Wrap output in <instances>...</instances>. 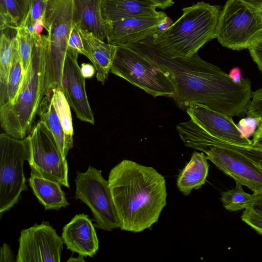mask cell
Instances as JSON below:
<instances>
[{
  "mask_svg": "<svg viewBox=\"0 0 262 262\" xmlns=\"http://www.w3.org/2000/svg\"><path fill=\"white\" fill-rule=\"evenodd\" d=\"M53 94L42 97L37 114L40 120L43 121L51 131L63 155L66 157L70 149L62 126L52 101Z\"/></svg>",
  "mask_w": 262,
  "mask_h": 262,
  "instance_id": "22",
  "label": "cell"
},
{
  "mask_svg": "<svg viewBox=\"0 0 262 262\" xmlns=\"http://www.w3.org/2000/svg\"><path fill=\"white\" fill-rule=\"evenodd\" d=\"M248 49L253 60L262 72V36Z\"/></svg>",
  "mask_w": 262,
  "mask_h": 262,
  "instance_id": "34",
  "label": "cell"
},
{
  "mask_svg": "<svg viewBox=\"0 0 262 262\" xmlns=\"http://www.w3.org/2000/svg\"><path fill=\"white\" fill-rule=\"evenodd\" d=\"M46 37L34 42L28 69L14 100L0 106V122L5 133L24 139L30 132L41 103L46 72Z\"/></svg>",
  "mask_w": 262,
  "mask_h": 262,
  "instance_id": "4",
  "label": "cell"
},
{
  "mask_svg": "<svg viewBox=\"0 0 262 262\" xmlns=\"http://www.w3.org/2000/svg\"><path fill=\"white\" fill-rule=\"evenodd\" d=\"M46 37V72L42 97L62 90L68 40L76 25L74 0H49L43 15Z\"/></svg>",
  "mask_w": 262,
  "mask_h": 262,
  "instance_id": "5",
  "label": "cell"
},
{
  "mask_svg": "<svg viewBox=\"0 0 262 262\" xmlns=\"http://www.w3.org/2000/svg\"><path fill=\"white\" fill-rule=\"evenodd\" d=\"M250 208H251L255 213L262 217V194Z\"/></svg>",
  "mask_w": 262,
  "mask_h": 262,
  "instance_id": "42",
  "label": "cell"
},
{
  "mask_svg": "<svg viewBox=\"0 0 262 262\" xmlns=\"http://www.w3.org/2000/svg\"><path fill=\"white\" fill-rule=\"evenodd\" d=\"M186 112L191 120L212 137L233 144L252 145V140L242 133L232 117L196 103L190 104Z\"/></svg>",
  "mask_w": 262,
  "mask_h": 262,
  "instance_id": "14",
  "label": "cell"
},
{
  "mask_svg": "<svg viewBox=\"0 0 262 262\" xmlns=\"http://www.w3.org/2000/svg\"><path fill=\"white\" fill-rule=\"evenodd\" d=\"M26 137L29 150L28 162L31 169L69 188L66 157L46 123L39 120Z\"/></svg>",
  "mask_w": 262,
  "mask_h": 262,
  "instance_id": "9",
  "label": "cell"
},
{
  "mask_svg": "<svg viewBox=\"0 0 262 262\" xmlns=\"http://www.w3.org/2000/svg\"><path fill=\"white\" fill-rule=\"evenodd\" d=\"M36 35L41 37V33L44 28L43 16L36 19L33 25Z\"/></svg>",
  "mask_w": 262,
  "mask_h": 262,
  "instance_id": "41",
  "label": "cell"
},
{
  "mask_svg": "<svg viewBox=\"0 0 262 262\" xmlns=\"http://www.w3.org/2000/svg\"><path fill=\"white\" fill-rule=\"evenodd\" d=\"M16 260L10 246L4 243L1 248L0 261L1 262H14Z\"/></svg>",
  "mask_w": 262,
  "mask_h": 262,
  "instance_id": "35",
  "label": "cell"
},
{
  "mask_svg": "<svg viewBox=\"0 0 262 262\" xmlns=\"http://www.w3.org/2000/svg\"><path fill=\"white\" fill-rule=\"evenodd\" d=\"M75 199L87 205L97 229L110 231L120 227L108 181L101 171L89 166L85 172L77 171Z\"/></svg>",
  "mask_w": 262,
  "mask_h": 262,
  "instance_id": "10",
  "label": "cell"
},
{
  "mask_svg": "<svg viewBox=\"0 0 262 262\" xmlns=\"http://www.w3.org/2000/svg\"><path fill=\"white\" fill-rule=\"evenodd\" d=\"M117 46L110 73L154 97H173L175 89L172 83L157 65L129 46Z\"/></svg>",
  "mask_w": 262,
  "mask_h": 262,
  "instance_id": "7",
  "label": "cell"
},
{
  "mask_svg": "<svg viewBox=\"0 0 262 262\" xmlns=\"http://www.w3.org/2000/svg\"><path fill=\"white\" fill-rule=\"evenodd\" d=\"M261 11H262V10H261Z\"/></svg>",
  "mask_w": 262,
  "mask_h": 262,
  "instance_id": "45",
  "label": "cell"
},
{
  "mask_svg": "<svg viewBox=\"0 0 262 262\" xmlns=\"http://www.w3.org/2000/svg\"><path fill=\"white\" fill-rule=\"evenodd\" d=\"M220 11L219 6L199 2L184 8L171 25L140 42L169 58L191 56L216 38Z\"/></svg>",
  "mask_w": 262,
  "mask_h": 262,
  "instance_id": "3",
  "label": "cell"
},
{
  "mask_svg": "<svg viewBox=\"0 0 262 262\" xmlns=\"http://www.w3.org/2000/svg\"><path fill=\"white\" fill-rule=\"evenodd\" d=\"M29 185L39 202L46 210H59L69 205L61 185L46 179L32 170Z\"/></svg>",
  "mask_w": 262,
  "mask_h": 262,
  "instance_id": "20",
  "label": "cell"
},
{
  "mask_svg": "<svg viewBox=\"0 0 262 262\" xmlns=\"http://www.w3.org/2000/svg\"><path fill=\"white\" fill-rule=\"evenodd\" d=\"M21 0H0L1 30L7 28L15 30L21 24L28 9V5L21 7Z\"/></svg>",
  "mask_w": 262,
  "mask_h": 262,
  "instance_id": "25",
  "label": "cell"
},
{
  "mask_svg": "<svg viewBox=\"0 0 262 262\" xmlns=\"http://www.w3.org/2000/svg\"><path fill=\"white\" fill-rule=\"evenodd\" d=\"M81 70L85 78L92 77L95 74L94 67L90 64L82 63Z\"/></svg>",
  "mask_w": 262,
  "mask_h": 262,
  "instance_id": "40",
  "label": "cell"
},
{
  "mask_svg": "<svg viewBox=\"0 0 262 262\" xmlns=\"http://www.w3.org/2000/svg\"><path fill=\"white\" fill-rule=\"evenodd\" d=\"M68 49L85 55L82 39L76 24L71 31L68 40Z\"/></svg>",
  "mask_w": 262,
  "mask_h": 262,
  "instance_id": "32",
  "label": "cell"
},
{
  "mask_svg": "<svg viewBox=\"0 0 262 262\" xmlns=\"http://www.w3.org/2000/svg\"><path fill=\"white\" fill-rule=\"evenodd\" d=\"M208 160L226 174L262 194V168L255 162L235 149L211 146L204 150Z\"/></svg>",
  "mask_w": 262,
  "mask_h": 262,
  "instance_id": "12",
  "label": "cell"
},
{
  "mask_svg": "<svg viewBox=\"0 0 262 262\" xmlns=\"http://www.w3.org/2000/svg\"><path fill=\"white\" fill-rule=\"evenodd\" d=\"M29 158L26 137L17 139L6 133L0 135V215L18 203L28 190L23 170Z\"/></svg>",
  "mask_w": 262,
  "mask_h": 262,
  "instance_id": "8",
  "label": "cell"
},
{
  "mask_svg": "<svg viewBox=\"0 0 262 262\" xmlns=\"http://www.w3.org/2000/svg\"><path fill=\"white\" fill-rule=\"evenodd\" d=\"M68 249L84 257H93L99 249L94 224L88 215H76L62 229L61 236Z\"/></svg>",
  "mask_w": 262,
  "mask_h": 262,
  "instance_id": "16",
  "label": "cell"
},
{
  "mask_svg": "<svg viewBox=\"0 0 262 262\" xmlns=\"http://www.w3.org/2000/svg\"><path fill=\"white\" fill-rule=\"evenodd\" d=\"M231 79L235 83L240 82L244 77L242 76V71L239 67H235L232 68L229 73Z\"/></svg>",
  "mask_w": 262,
  "mask_h": 262,
  "instance_id": "38",
  "label": "cell"
},
{
  "mask_svg": "<svg viewBox=\"0 0 262 262\" xmlns=\"http://www.w3.org/2000/svg\"><path fill=\"white\" fill-rule=\"evenodd\" d=\"M67 261L70 262H74V261H85L84 259V256L81 255H79L78 257H70L68 260Z\"/></svg>",
  "mask_w": 262,
  "mask_h": 262,
  "instance_id": "44",
  "label": "cell"
},
{
  "mask_svg": "<svg viewBox=\"0 0 262 262\" xmlns=\"http://www.w3.org/2000/svg\"><path fill=\"white\" fill-rule=\"evenodd\" d=\"M261 120L259 118L247 117L241 119L237 125L242 133L247 138L254 134Z\"/></svg>",
  "mask_w": 262,
  "mask_h": 262,
  "instance_id": "31",
  "label": "cell"
},
{
  "mask_svg": "<svg viewBox=\"0 0 262 262\" xmlns=\"http://www.w3.org/2000/svg\"><path fill=\"white\" fill-rule=\"evenodd\" d=\"M107 181L121 230L140 232L158 222L167 192L164 177L154 168L123 160Z\"/></svg>",
  "mask_w": 262,
  "mask_h": 262,
  "instance_id": "2",
  "label": "cell"
},
{
  "mask_svg": "<svg viewBox=\"0 0 262 262\" xmlns=\"http://www.w3.org/2000/svg\"><path fill=\"white\" fill-rule=\"evenodd\" d=\"M166 13L139 16L108 23L106 40L116 46L140 42L157 33L166 23Z\"/></svg>",
  "mask_w": 262,
  "mask_h": 262,
  "instance_id": "13",
  "label": "cell"
},
{
  "mask_svg": "<svg viewBox=\"0 0 262 262\" xmlns=\"http://www.w3.org/2000/svg\"><path fill=\"white\" fill-rule=\"evenodd\" d=\"M235 186L221 193V200L224 207L230 211H237L251 207L261 194H249L243 189V185L235 182Z\"/></svg>",
  "mask_w": 262,
  "mask_h": 262,
  "instance_id": "24",
  "label": "cell"
},
{
  "mask_svg": "<svg viewBox=\"0 0 262 262\" xmlns=\"http://www.w3.org/2000/svg\"><path fill=\"white\" fill-rule=\"evenodd\" d=\"M246 114L248 117L259 118L262 121V88L252 92V99Z\"/></svg>",
  "mask_w": 262,
  "mask_h": 262,
  "instance_id": "29",
  "label": "cell"
},
{
  "mask_svg": "<svg viewBox=\"0 0 262 262\" xmlns=\"http://www.w3.org/2000/svg\"><path fill=\"white\" fill-rule=\"evenodd\" d=\"M249 5L262 10V0H241Z\"/></svg>",
  "mask_w": 262,
  "mask_h": 262,
  "instance_id": "43",
  "label": "cell"
},
{
  "mask_svg": "<svg viewBox=\"0 0 262 262\" xmlns=\"http://www.w3.org/2000/svg\"><path fill=\"white\" fill-rule=\"evenodd\" d=\"M262 36V11L241 0H228L221 10L216 38L233 50L248 49Z\"/></svg>",
  "mask_w": 262,
  "mask_h": 262,
  "instance_id": "6",
  "label": "cell"
},
{
  "mask_svg": "<svg viewBox=\"0 0 262 262\" xmlns=\"http://www.w3.org/2000/svg\"><path fill=\"white\" fill-rule=\"evenodd\" d=\"M49 0H28V9L32 21L44 15Z\"/></svg>",
  "mask_w": 262,
  "mask_h": 262,
  "instance_id": "33",
  "label": "cell"
},
{
  "mask_svg": "<svg viewBox=\"0 0 262 262\" xmlns=\"http://www.w3.org/2000/svg\"><path fill=\"white\" fill-rule=\"evenodd\" d=\"M262 168V149L253 146L246 155Z\"/></svg>",
  "mask_w": 262,
  "mask_h": 262,
  "instance_id": "36",
  "label": "cell"
},
{
  "mask_svg": "<svg viewBox=\"0 0 262 262\" xmlns=\"http://www.w3.org/2000/svg\"><path fill=\"white\" fill-rule=\"evenodd\" d=\"M75 18L78 28L106 39L108 23L103 18L101 0H74Z\"/></svg>",
  "mask_w": 262,
  "mask_h": 262,
  "instance_id": "18",
  "label": "cell"
},
{
  "mask_svg": "<svg viewBox=\"0 0 262 262\" xmlns=\"http://www.w3.org/2000/svg\"><path fill=\"white\" fill-rule=\"evenodd\" d=\"M52 101L62 126L68 148L71 149L73 147L74 131L70 105L60 90L54 92Z\"/></svg>",
  "mask_w": 262,
  "mask_h": 262,
  "instance_id": "26",
  "label": "cell"
},
{
  "mask_svg": "<svg viewBox=\"0 0 262 262\" xmlns=\"http://www.w3.org/2000/svg\"><path fill=\"white\" fill-rule=\"evenodd\" d=\"M252 142L253 146L262 149V121L259 123L254 134Z\"/></svg>",
  "mask_w": 262,
  "mask_h": 262,
  "instance_id": "37",
  "label": "cell"
},
{
  "mask_svg": "<svg viewBox=\"0 0 262 262\" xmlns=\"http://www.w3.org/2000/svg\"><path fill=\"white\" fill-rule=\"evenodd\" d=\"M156 8L165 9L171 6L173 4V0H148Z\"/></svg>",
  "mask_w": 262,
  "mask_h": 262,
  "instance_id": "39",
  "label": "cell"
},
{
  "mask_svg": "<svg viewBox=\"0 0 262 262\" xmlns=\"http://www.w3.org/2000/svg\"><path fill=\"white\" fill-rule=\"evenodd\" d=\"M16 38L18 43L23 75L27 72L31 60L34 41L27 28L22 24L16 30Z\"/></svg>",
  "mask_w": 262,
  "mask_h": 262,
  "instance_id": "28",
  "label": "cell"
},
{
  "mask_svg": "<svg viewBox=\"0 0 262 262\" xmlns=\"http://www.w3.org/2000/svg\"><path fill=\"white\" fill-rule=\"evenodd\" d=\"M78 55L68 49L63 70V92L76 117L82 121L94 124V114L85 90V78L77 61Z\"/></svg>",
  "mask_w": 262,
  "mask_h": 262,
  "instance_id": "15",
  "label": "cell"
},
{
  "mask_svg": "<svg viewBox=\"0 0 262 262\" xmlns=\"http://www.w3.org/2000/svg\"><path fill=\"white\" fill-rule=\"evenodd\" d=\"M17 262H59L64 244L49 223L35 224L20 232Z\"/></svg>",
  "mask_w": 262,
  "mask_h": 262,
  "instance_id": "11",
  "label": "cell"
},
{
  "mask_svg": "<svg viewBox=\"0 0 262 262\" xmlns=\"http://www.w3.org/2000/svg\"><path fill=\"white\" fill-rule=\"evenodd\" d=\"M101 6L103 18L107 23L159 13L148 0H101Z\"/></svg>",
  "mask_w": 262,
  "mask_h": 262,
  "instance_id": "19",
  "label": "cell"
},
{
  "mask_svg": "<svg viewBox=\"0 0 262 262\" xmlns=\"http://www.w3.org/2000/svg\"><path fill=\"white\" fill-rule=\"evenodd\" d=\"M16 37L2 31L0 40V106L5 103L7 85L16 44Z\"/></svg>",
  "mask_w": 262,
  "mask_h": 262,
  "instance_id": "23",
  "label": "cell"
},
{
  "mask_svg": "<svg viewBox=\"0 0 262 262\" xmlns=\"http://www.w3.org/2000/svg\"><path fill=\"white\" fill-rule=\"evenodd\" d=\"M78 29L83 43L85 56L96 70L97 79L103 84L108 77L117 46L104 42L91 32Z\"/></svg>",
  "mask_w": 262,
  "mask_h": 262,
  "instance_id": "17",
  "label": "cell"
},
{
  "mask_svg": "<svg viewBox=\"0 0 262 262\" xmlns=\"http://www.w3.org/2000/svg\"><path fill=\"white\" fill-rule=\"evenodd\" d=\"M154 64L172 83V97L182 109L192 103L204 105L232 118L246 113L252 97L251 82L244 77L235 83L219 67L199 57L169 58L141 42L128 45Z\"/></svg>",
  "mask_w": 262,
  "mask_h": 262,
  "instance_id": "1",
  "label": "cell"
},
{
  "mask_svg": "<svg viewBox=\"0 0 262 262\" xmlns=\"http://www.w3.org/2000/svg\"><path fill=\"white\" fill-rule=\"evenodd\" d=\"M208 170L206 156L203 152H193L190 161L178 177V189L184 195H188L192 189H200L205 183Z\"/></svg>",
  "mask_w": 262,
  "mask_h": 262,
  "instance_id": "21",
  "label": "cell"
},
{
  "mask_svg": "<svg viewBox=\"0 0 262 262\" xmlns=\"http://www.w3.org/2000/svg\"><path fill=\"white\" fill-rule=\"evenodd\" d=\"M16 40L14 56L7 85L6 99L5 103L2 105L10 103L14 100L23 79L24 75L22 64L18 52V43L16 38Z\"/></svg>",
  "mask_w": 262,
  "mask_h": 262,
  "instance_id": "27",
  "label": "cell"
},
{
  "mask_svg": "<svg viewBox=\"0 0 262 262\" xmlns=\"http://www.w3.org/2000/svg\"><path fill=\"white\" fill-rule=\"evenodd\" d=\"M241 219L256 232L262 235V217L255 213L251 208L245 209Z\"/></svg>",
  "mask_w": 262,
  "mask_h": 262,
  "instance_id": "30",
  "label": "cell"
}]
</instances>
